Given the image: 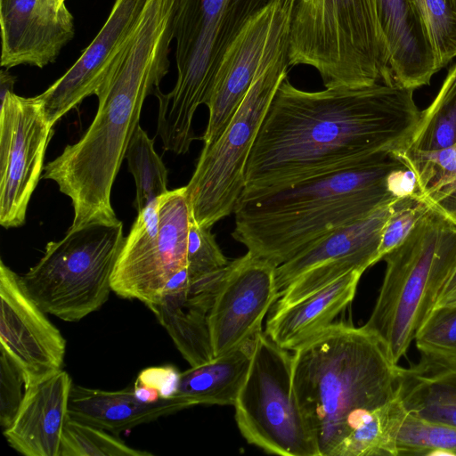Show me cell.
Segmentation results:
<instances>
[{"label": "cell", "instance_id": "obj_1", "mask_svg": "<svg viewBox=\"0 0 456 456\" xmlns=\"http://www.w3.org/2000/svg\"><path fill=\"white\" fill-rule=\"evenodd\" d=\"M413 91L392 81L310 92L287 77L250 151L240 198L354 167L404 148L421 114Z\"/></svg>", "mask_w": 456, "mask_h": 456}, {"label": "cell", "instance_id": "obj_2", "mask_svg": "<svg viewBox=\"0 0 456 456\" xmlns=\"http://www.w3.org/2000/svg\"><path fill=\"white\" fill-rule=\"evenodd\" d=\"M173 40L172 14L146 5L133 38L95 94L98 108L93 122L78 142L45 166L42 178L55 182L71 200L69 230L120 221L111 206L112 185L139 126L144 100L168 72Z\"/></svg>", "mask_w": 456, "mask_h": 456}, {"label": "cell", "instance_id": "obj_3", "mask_svg": "<svg viewBox=\"0 0 456 456\" xmlns=\"http://www.w3.org/2000/svg\"><path fill=\"white\" fill-rule=\"evenodd\" d=\"M406 167L390 152L278 191L240 198L232 236L253 256L278 266L323 236L390 204L396 199L392 176Z\"/></svg>", "mask_w": 456, "mask_h": 456}, {"label": "cell", "instance_id": "obj_4", "mask_svg": "<svg viewBox=\"0 0 456 456\" xmlns=\"http://www.w3.org/2000/svg\"><path fill=\"white\" fill-rule=\"evenodd\" d=\"M293 352L292 390L319 456H335L362 411L398 395L400 367L364 325L333 322Z\"/></svg>", "mask_w": 456, "mask_h": 456}, {"label": "cell", "instance_id": "obj_5", "mask_svg": "<svg viewBox=\"0 0 456 456\" xmlns=\"http://www.w3.org/2000/svg\"><path fill=\"white\" fill-rule=\"evenodd\" d=\"M290 66L307 65L325 88L395 81L376 0H297Z\"/></svg>", "mask_w": 456, "mask_h": 456}, {"label": "cell", "instance_id": "obj_6", "mask_svg": "<svg viewBox=\"0 0 456 456\" xmlns=\"http://www.w3.org/2000/svg\"><path fill=\"white\" fill-rule=\"evenodd\" d=\"M382 260L385 276L364 327L382 341L397 364L456 265V225L430 208Z\"/></svg>", "mask_w": 456, "mask_h": 456}, {"label": "cell", "instance_id": "obj_7", "mask_svg": "<svg viewBox=\"0 0 456 456\" xmlns=\"http://www.w3.org/2000/svg\"><path fill=\"white\" fill-rule=\"evenodd\" d=\"M124 240L121 221L68 230L46 244L40 260L20 276L22 284L46 314L78 322L109 299Z\"/></svg>", "mask_w": 456, "mask_h": 456}, {"label": "cell", "instance_id": "obj_8", "mask_svg": "<svg viewBox=\"0 0 456 456\" xmlns=\"http://www.w3.org/2000/svg\"><path fill=\"white\" fill-rule=\"evenodd\" d=\"M289 43L260 68L227 126L211 144L204 145L186 194L191 216L211 228L234 213L245 188V168L271 102L288 77Z\"/></svg>", "mask_w": 456, "mask_h": 456}, {"label": "cell", "instance_id": "obj_9", "mask_svg": "<svg viewBox=\"0 0 456 456\" xmlns=\"http://www.w3.org/2000/svg\"><path fill=\"white\" fill-rule=\"evenodd\" d=\"M292 354L260 331L247 377L233 404L242 436L265 452L319 456L292 390Z\"/></svg>", "mask_w": 456, "mask_h": 456}, {"label": "cell", "instance_id": "obj_10", "mask_svg": "<svg viewBox=\"0 0 456 456\" xmlns=\"http://www.w3.org/2000/svg\"><path fill=\"white\" fill-rule=\"evenodd\" d=\"M191 219L185 186L168 190L139 211L118 256L112 291L148 308L159 303L169 281L187 266Z\"/></svg>", "mask_w": 456, "mask_h": 456}, {"label": "cell", "instance_id": "obj_11", "mask_svg": "<svg viewBox=\"0 0 456 456\" xmlns=\"http://www.w3.org/2000/svg\"><path fill=\"white\" fill-rule=\"evenodd\" d=\"M268 0H177L174 17L176 82L167 94L175 108L205 104L221 61L245 24Z\"/></svg>", "mask_w": 456, "mask_h": 456}, {"label": "cell", "instance_id": "obj_12", "mask_svg": "<svg viewBox=\"0 0 456 456\" xmlns=\"http://www.w3.org/2000/svg\"><path fill=\"white\" fill-rule=\"evenodd\" d=\"M0 100V224L9 229L25 223L53 126L37 96L4 91Z\"/></svg>", "mask_w": 456, "mask_h": 456}, {"label": "cell", "instance_id": "obj_13", "mask_svg": "<svg viewBox=\"0 0 456 456\" xmlns=\"http://www.w3.org/2000/svg\"><path fill=\"white\" fill-rule=\"evenodd\" d=\"M297 0H268L242 28L225 52L207 100L204 145L227 126L264 63L289 43Z\"/></svg>", "mask_w": 456, "mask_h": 456}, {"label": "cell", "instance_id": "obj_14", "mask_svg": "<svg viewBox=\"0 0 456 456\" xmlns=\"http://www.w3.org/2000/svg\"><path fill=\"white\" fill-rule=\"evenodd\" d=\"M0 348L20 368L27 387L62 370L66 339L0 261Z\"/></svg>", "mask_w": 456, "mask_h": 456}, {"label": "cell", "instance_id": "obj_15", "mask_svg": "<svg viewBox=\"0 0 456 456\" xmlns=\"http://www.w3.org/2000/svg\"><path fill=\"white\" fill-rule=\"evenodd\" d=\"M275 269L249 252L231 261L208 315L214 357L262 331V322L279 297Z\"/></svg>", "mask_w": 456, "mask_h": 456}, {"label": "cell", "instance_id": "obj_16", "mask_svg": "<svg viewBox=\"0 0 456 456\" xmlns=\"http://www.w3.org/2000/svg\"><path fill=\"white\" fill-rule=\"evenodd\" d=\"M146 0H115L109 17L77 61L37 95L52 126L98 89L133 38Z\"/></svg>", "mask_w": 456, "mask_h": 456}, {"label": "cell", "instance_id": "obj_17", "mask_svg": "<svg viewBox=\"0 0 456 456\" xmlns=\"http://www.w3.org/2000/svg\"><path fill=\"white\" fill-rule=\"evenodd\" d=\"M1 67L44 68L55 61L75 34L67 5L52 0H0Z\"/></svg>", "mask_w": 456, "mask_h": 456}, {"label": "cell", "instance_id": "obj_18", "mask_svg": "<svg viewBox=\"0 0 456 456\" xmlns=\"http://www.w3.org/2000/svg\"><path fill=\"white\" fill-rule=\"evenodd\" d=\"M230 265L194 281L184 267L169 281L160 302L149 308L191 366L214 358L208 315Z\"/></svg>", "mask_w": 456, "mask_h": 456}, {"label": "cell", "instance_id": "obj_19", "mask_svg": "<svg viewBox=\"0 0 456 456\" xmlns=\"http://www.w3.org/2000/svg\"><path fill=\"white\" fill-rule=\"evenodd\" d=\"M72 384L61 370L26 388L12 423L3 431L12 448L25 456H60Z\"/></svg>", "mask_w": 456, "mask_h": 456}, {"label": "cell", "instance_id": "obj_20", "mask_svg": "<svg viewBox=\"0 0 456 456\" xmlns=\"http://www.w3.org/2000/svg\"><path fill=\"white\" fill-rule=\"evenodd\" d=\"M387 43L393 79L416 89L428 85L438 71L433 46L412 0H376Z\"/></svg>", "mask_w": 456, "mask_h": 456}, {"label": "cell", "instance_id": "obj_21", "mask_svg": "<svg viewBox=\"0 0 456 456\" xmlns=\"http://www.w3.org/2000/svg\"><path fill=\"white\" fill-rule=\"evenodd\" d=\"M390 205L323 236L276 266L275 281L279 292L305 272L322 265L348 261L364 269L375 265Z\"/></svg>", "mask_w": 456, "mask_h": 456}, {"label": "cell", "instance_id": "obj_22", "mask_svg": "<svg viewBox=\"0 0 456 456\" xmlns=\"http://www.w3.org/2000/svg\"><path fill=\"white\" fill-rule=\"evenodd\" d=\"M186 408L176 395L145 403L135 395L133 387L107 391L72 384L69 416L117 436Z\"/></svg>", "mask_w": 456, "mask_h": 456}, {"label": "cell", "instance_id": "obj_23", "mask_svg": "<svg viewBox=\"0 0 456 456\" xmlns=\"http://www.w3.org/2000/svg\"><path fill=\"white\" fill-rule=\"evenodd\" d=\"M364 270H354L322 289L273 312L265 334L280 347L294 351L334 322L353 301Z\"/></svg>", "mask_w": 456, "mask_h": 456}, {"label": "cell", "instance_id": "obj_24", "mask_svg": "<svg viewBox=\"0 0 456 456\" xmlns=\"http://www.w3.org/2000/svg\"><path fill=\"white\" fill-rule=\"evenodd\" d=\"M398 395L407 413L456 428V360L421 354L399 369Z\"/></svg>", "mask_w": 456, "mask_h": 456}, {"label": "cell", "instance_id": "obj_25", "mask_svg": "<svg viewBox=\"0 0 456 456\" xmlns=\"http://www.w3.org/2000/svg\"><path fill=\"white\" fill-rule=\"evenodd\" d=\"M255 338L226 354L180 372L174 395L189 407L233 405L250 366Z\"/></svg>", "mask_w": 456, "mask_h": 456}, {"label": "cell", "instance_id": "obj_26", "mask_svg": "<svg viewBox=\"0 0 456 456\" xmlns=\"http://www.w3.org/2000/svg\"><path fill=\"white\" fill-rule=\"evenodd\" d=\"M413 174L416 192L456 225V143L433 151H393Z\"/></svg>", "mask_w": 456, "mask_h": 456}, {"label": "cell", "instance_id": "obj_27", "mask_svg": "<svg viewBox=\"0 0 456 456\" xmlns=\"http://www.w3.org/2000/svg\"><path fill=\"white\" fill-rule=\"evenodd\" d=\"M407 411L397 395L387 403L362 411L335 456H398L397 436Z\"/></svg>", "mask_w": 456, "mask_h": 456}, {"label": "cell", "instance_id": "obj_28", "mask_svg": "<svg viewBox=\"0 0 456 456\" xmlns=\"http://www.w3.org/2000/svg\"><path fill=\"white\" fill-rule=\"evenodd\" d=\"M455 143L456 63L449 70L434 101L421 112L408 144L403 149L433 151Z\"/></svg>", "mask_w": 456, "mask_h": 456}, {"label": "cell", "instance_id": "obj_29", "mask_svg": "<svg viewBox=\"0 0 456 456\" xmlns=\"http://www.w3.org/2000/svg\"><path fill=\"white\" fill-rule=\"evenodd\" d=\"M125 159L136 188L134 207L137 213L167 190V169L151 139L139 125L126 149Z\"/></svg>", "mask_w": 456, "mask_h": 456}, {"label": "cell", "instance_id": "obj_30", "mask_svg": "<svg viewBox=\"0 0 456 456\" xmlns=\"http://www.w3.org/2000/svg\"><path fill=\"white\" fill-rule=\"evenodd\" d=\"M126 445L107 431L68 417L61 436L60 456H152Z\"/></svg>", "mask_w": 456, "mask_h": 456}, {"label": "cell", "instance_id": "obj_31", "mask_svg": "<svg viewBox=\"0 0 456 456\" xmlns=\"http://www.w3.org/2000/svg\"><path fill=\"white\" fill-rule=\"evenodd\" d=\"M398 455H456V428L409 413L397 436Z\"/></svg>", "mask_w": 456, "mask_h": 456}, {"label": "cell", "instance_id": "obj_32", "mask_svg": "<svg viewBox=\"0 0 456 456\" xmlns=\"http://www.w3.org/2000/svg\"><path fill=\"white\" fill-rule=\"evenodd\" d=\"M427 28L438 70L456 57V0H412Z\"/></svg>", "mask_w": 456, "mask_h": 456}, {"label": "cell", "instance_id": "obj_33", "mask_svg": "<svg viewBox=\"0 0 456 456\" xmlns=\"http://www.w3.org/2000/svg\"><path fill=\"white\" fill-rule=\"evenodd\" d=\"M414 339L423 354L456 360V305L433 309Z\"/></svg>", "mask_w": 456, "mask_h": 456}, {"label": "cell", "instance_id": "obj_34", "mask_svg": "<svg viewBox=\"0 0 456 456\" xmlns=\"http://www.w3.org/2000/svg\"><path fill=\"white\" fill-rule=\"evenodd\" d=\"M390 208L382 232L378 262L407 237L430 207L414 191L396 198L391 202Z\"/></svg>", "mask_w": 456, "mask_h": 456}, {"label": "cell", "instance_id": "obj_35", "mask_svg": "<svg viewBox=\"0 0 456 456\" xmlns=\"http://www.w3.org/2000/svg\"><path fill=\"white\" fill-rule=\"evenodd\" d=\"M211 228L199 225L191 216L187 240V272L191 281L227 266L231 261L222 252Z\"/></svg>", "mask_w": 456, "mask_h": 456}, {"label": "cell", "instance_id": "obj_36", "mask_svg": "<svg viewBox=\"0 0 456 456\" xmlns=\"http://www.w3.org/2000/svg\"><path fill=\"white\" fill-rule=\"evenodd\" d=\"M26 388L22 370L0 348V425L3 431L12 423L23 401Z\"/></svg>", "mask_w": 456, "mask_h": 456}, {"label": "cell", "instance_id": "obj_37", "mask_svg": "<svg viewBox=\"0 0 456 456\" xmlns=\"http://www.w3.org/2000/svg\"><path fill=\"white\" fill-rule=\"evenodd\" d=\"M180 371L173 366L153 367L142 370L137 380L157 388L161 396H173L177 389Z\"/></svg>", "mask_w": 456, "mask_h": 456}, {"label": "cell", "instance_id": "obj_38", "mask_svg": "<svg viewBox=\"0 0 456 456\" xmlns=\"http://www.w3.org/2000/svg\"><path fill=\"white\" fill-rule=\"evenodd\" d=\"M456 305V265L444 283L433 309Z\"/></svg>", "mask_w": 456, "mask_h": 456}, {"label": "cell", "instance_id": "obj_39", "mask_svg": "<svg viewBox=\"0 0 456 456\" xmlns=\"http://www.w3.org/2000/svg\"><path fill=\"white\" fill-rule=\"evenodd\" d=\"M52 2L58 8H61V6L66 4V0H52Z\"/></svg>", "mask_w": 456, "mask_h": 456}]
</instances>
